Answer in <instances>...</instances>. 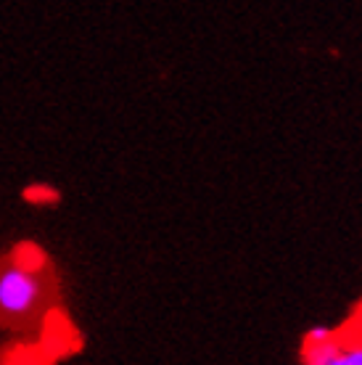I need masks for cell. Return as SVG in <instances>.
Segmentation results:
<instances>
[{
	"label": "cell",
	"instance_id": "2",
	"mask_svg": "<svg viewBox=\"0 0 362 365\" xmlns=\"http://www.w3.org/2000/svg\"><path fill=\"white\" fill-rule=\"evenodd\" d=\"M11 262H16L19 267H24L29 273H43V267H46V249L37 247L35 241H21L16 247L11 249Z\"/></svg>",
	"mask_w": 362,
	"mask_h": 365
},
{
	"label": "cell",
	"instance_id": "6",
	"mask_svg": "<svg viewBox=\"0 0 362 365\" xmlns=\"http://www.w3.org/2000/svg\"><path fill=\"white\" fill-rule=\"evenodd\" d=\"M338 336L331 326H312V329L307 331V336H304V341H328V339Z\"/></svg>",
	"mask_w": 362,
	"mask_h": 365
},
{
	"label": "cell",
	"instance_id": "3",
	"mask_svg": "<svg viewBox=\"0 0 362 365\" xmlns=\"http://www.w3.org/2000/svg\"><path fill=\"white\" fill-rule=\"evenodd\" d=\"M21 201L29 207H56L61 201V191L51 182H27L21 188Z\"/></svg>",
	"mask_w": 362,
	"mask_h": 365
},
{
	"label": "cell",
	"instance_id": "7",
	"mask_svg": "<svg viewBox=\"0 0 362 365\" xmlns=\"http://www.w3.org/2000/svg\"><path fill=\"white\" fill-rule=\"evenodd\" d=\"M352 326H354V339H362V302L352 312Z\"/></svg>",
	"mask_w": 362,
	"mask_h": 365
},
{
	"label": "cell",
	"instance_id": "5",
	"mask_svg": "<svg viewBox=\"0 0 362 365\" xmlns=\"http://www.w3.org/2000/svg\"><path fill=\"white\" fill-rule=\"evenodd\" d=\"M328 365H362V339H349V341L341 339L333 360Z\"/></svg>",
	"mask_w": 362,
	"mask_h": 365
},
{
	"label": "cell",
	"instance_id": "4",
	"mask_svg": "<svg viewBox=\"0 0 362 365\" xmlns=\"http://www.w3.org/2000/svg\"><path fill=\"white\" fill-rule=\"evenodd\" d=\"M338 344H341V336H333L328 339V341H304V347H301V365H328L333 360Z\"/></svg>",
	"mask_w": 362,
	"mask_h": 365
},
{
	"label": "cell",
	"instance_id": "1",
	"mask_svg": "<svg viewBox=\"0 0 362 365\" xmlns=\"http://www.w3.org/2000/svg\"><path fill=\"white\" fill-rule=\"evenodd\" d=\"M43 299V281L40 273H29L16 262L6 259L0 267V318L21 320L37 310Z\"/></svg>",
	"mask_w": 362,
	"mask_h": 365
}]
</instances>
